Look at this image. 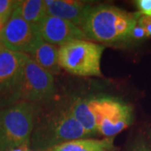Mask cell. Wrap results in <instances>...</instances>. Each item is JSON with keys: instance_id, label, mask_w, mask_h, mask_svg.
Returning <instances> with one entry per match:
<instances>
[{"instance_id": "6da1fadb", "label": "cell", "mask_w": 151, "mask_h": 151, "mask_svg": "<svg viewBox=\"0 0 151 151\" xmlns=\"http://www.w3.org/2000/svg\"><path fill=\"white\" fill-rule=\"evenodd\" d=\"M138 12L129 13L111 5L91 7L79 28L87 40L98 43H129V34L137 21Z\"/></svg>"}, {"instance_id": "7a4b0ae2", "label": "cell", "mask_w": 151, "mask_h": 151, "mask_svg": "<svg viewBox=\"0 0 151 151\" xmlns=\"http://www.w3.org/2000/svg\"><path fill=\"white\" fill-rule=\"evenodd\" d=\"M89 137L69 107L60 106L35 118L30 144L35 151H45L68 141Z\"/></svg>"}, {"instance_id": "3957f363", "label": "cell", "mask_w": 151, "mask_h": 151, "mask_svg": "<svg viewBox=\"0 0 151 151\" xmlns=\"http://www.w3.org/2000/svg\"><path fill=\"white\" fill-rule=\"evenodd\" d=\"M35 104L19 101L0 111V151L30 145L37 115Z\"/></svg>"}, {"instance_id": "277c9868", "label": "cell", "mask_w": 151, "mask_h": 151, "mask_svg": "<svg viewBox=\"0 0 151 151\" xmlns=\"http://www.w3.org/2000/svg\"><path fill=\"white\" fill-rule=\"evenodd\" d=\"M104 49L103 45L90 40H73L58 48V62L60 68L72 75L102 77Z\"/></svg>"}, {"instance_id": "5b68a950", "label": "cell", "mask_w": 151, "mask_h": 151, "mask_svg": "<svg viewBox=\"0 0 151 151\" xmlns=\"http://www.w3.org/2000/svg\"><path fill=\"white\" fill-rule=\"evenodd\" d=\"M88 103L95 119L97 134L105 138H114L133 122V108L119 98L92 97L88 98Z\"/></svg>"}, {"instance_id": "8992f818", "label": "cell", "mask_w": 151, "mask_h": 151, "mask_svg": "<svg viewBox=\"0 0 151 151\" xmlns=\"http://www.w3.org/2000/svg\"><path fill=\"white\" fill-rule=\"evenodd\" d=\"M55 92L53 76L41 68L27 55L14 101L32 103L45 102L51 98Z\"/></svg>"}, {"instance_id": "52a82bcc", "label": "cell", "mask_w": 151, "mask_h": 151, "mask_svg": "<svg viewBox=\"0 0 151 151\" xmlns=\"http://www.w3.org/2000/svg\"><path fill=\"white\" fill-rule=\"evenodd\" d=\"M40 39L36 27L25 21L16 9L0 31V42L6 49L27 55Z\"/></svg>"}, {"instance_id": "ba28073f", "label": "cell", "mask_w": 151, "mask_h": 151, "mask_svg": "<svg viewBox=\"0 0 151 151\" xmlns=\"http://www.w3.org/2000/svg\"><path fill=\"white\" fill-rule=\"evenodd\" d=\"M27 54L4 48L0 51V95L14 101Z\"/></svg>"}, {"instance_id": "9c48e42d", "label": "cell", "mask_w": 151, "mask_h": 151, "mask_svg": "<svg viewBox=\"0 0 151 151\" xmlns=\"http://www.w3.org/2000/svg\"><path fill=\"white\" fill-rule=\"evenodd\" d=\"M36 29L40 37L45 42L54 45L61 46L68 42L79 40H88L83 31L74 24L48 14Z\"/></svg>"}, {"instance_id": "30bf717a", "label": "cell", "mask_w": 151, "mask_h": 151, "mask_svg": "<svg viewBox=\"0 0 151 151\" xmlns=\"http://www.w3.org/2000/svg\"><path fill=\"white\" fill-rule=\"evenodd\" d=\"M45 4L48 15L67 20L77 27H79L86 13L92 7L89 3L72 0H45Z\"/></svg>"}, {"instance_id": "8fae6325", "label": "cell", "mask_w": 151, "mask_h": 151, "mask_svg": "<svg viewBox=\"0 0 151 151\" xmlns=\"http://www.w3.org/2000/svg\"><path fill=\"white\" fill-rule=\"evenodd\" d=\"M28 55L52 76L60 73L61 68L58 62V48L56 45L45 42L40 38Z\"/></svg>"}, {"instance_id": "7c38bea8", "label": "cell", "mask_w": 151, "mask_h": 151, "mask_svg": "<svg viewBox=\"0 0 151 151\" xmlns=\"http://www.w3.org/2000/svg\"><path fill=\"white\" fill-rule=\"evenodd\" d=\"M114 138H82L70 140L45 151H117Z\"/></svg>"}, {"instance_id": "4fadbf2b", "label": "cell", "mask_w": 151, "mask_h": 151, "mask_svg": "<svg viewBox=\"0 0 151 151\" xmlns=\"http://www.w3.org/2000/svg\"><path fill=\"white\" fill-rule=\"evenodd\" d=\"M70 113L90 136L97 134L94 116L89 106L88 98L79 97L75 99L70 106Z\"/></svg>"}, {"instance_id": "5bb4252c", "label": "cell", "mask_w": 151, "mask_h": 151, "mask_svg": "<svg viewBox=\"0 0 151 151\" xmlns=\"http://www.w3.org/2000/svg\"><path fill=\"white\" fill-rule=\"evenodd\" d=\"M15 9L25 21L36 28L47 15L45 0L18 1Z\"/></svg>"}, {"instance_id": "9a60e30c", "label": "cell", "mask_w": 151, "mask_h": 151, "mask_svg": "<svg viewBox=\"0 0 151 151\" xmlns=\"http://www.w3.org/2000/svg\"><path fill=\"white\" fill-rule=\"evenodd\" d=\"M18 1L13 0H0V21L5 23L10 18L13 11L15 9Z\"/></svg>"}, {"instance_id": "2e32d148", "label": "cell", "mask_w": 151, "mask_h": 151, "mask_svg": "<svg viewBox=\"0 0 151 151\" xmlns=\"http://www.w3.org/2000/svg\"><path fill=\"white\" fill-rule=\"evenodd\" d=\"M148 35L145 30V29L141 26L140 24H139V22L136 21V24H134V26L133 27L131 32L129 34V43L130 42H140L143 41L146 39H148Z\"/></svg>"}, {"instance_id": "e0dca14e", "label": "cell", "mask_w": 151, "mask_h": 151, "mask_svg": "<svg viewBox=\"0 0 151 151\" xmlns=\"http://www.w3.org/2000/svg\"><path fill=\"white\" fill-rule=\"evenodd\" d=\"M137 21L140 24L142 27L145 29V30L148 35V37L151 38V18L147 15L141 14L140 13L138 12L137 16Z\"/></svg>"}, {"instance_id": "ac0fdd59", "label": "cell", "mask_w": 151, "mask_h": 151, "mask_svg": "<svg viewBox=\"0 0 151 151\" xmlns=\"http://www.w3.org/2000/svg\"><path fill=\"white\" fill-rule=\"evenodd\" d=\"M135 3L139 13L144 15L151 16V0H138Z\"/></svg>"}, {"instance_id": "d6986e66", "label": "cell", "mask_w": 151, "mask_h": 151, "mask_svg": "<svg viewBox=\"0 0 151 151\" xmlns=\"http://www.w3.org/2000/svg\"><path fill=\"white\" fill-rule=\"evenodd\" d=\"M8 151H35L32 150L30 147H29V145H24L18 146V147H15L14 149H11L9 150Z\"/></svg>"}, {"instance_id": "ffe728a7", "label": "cell", "mask_w": 151, "mask_h": 151, "mask_svg": "<svg viewBox=\"0 0 151 151\" xmlns=\"http://www.w3.org/2000/svg\"><path fill=\"white\" fill-rule=\"evenodd\" d=\"M133 151H151L149 148H147L145 146H140V147H138L136 148Z\"/></svg>"}, {"instance_id": "44dd1931", "label": "cell", "mask_w": 151, "mask_h": 151, "mask_svg": "<svg viewBox=\"0 0 151 151\" xmlns=\"http://www.w3.org/2000/svg\"><path fill=\"white\" fill-rule=\"evenodd\" d=\"M4 23H2V22L0 21V31H1V29H3V27H4Z\"/></svg>"}, {"instance_id": "7402d4cb", "label": "cell", "mask_w": 151, "mask_h": 151, "mask_svg": "<svg viewBox=\"0 0 151 151\" xmlns=\"http://www.w3.org/2000/svg\"><path fill=\"white\" fill-rule=\"evenodd\" d=\"M4 48H5V47H4V46L3 45V44L0 42V51H1L2 50H4Z\"/></svg>"}, {"instance_id": "603a6c76", "label": "cell", "mask_w": 151, "mask_h": 151, "mask_svg": "<svg viewBox=\"0 0 151 151\" xmlns=\"http://www.w3.org/2000/svg\"><path fill=\"white\" fill-rule=\"evenodd\" d=\"M149 136H150V139L151 140V129L149 131Z\"/></svg>"}, {"instance_id": "cb8c5ba5", "label": "cell", "mask_w": 151, "mask_h": 151, "mask_svg": "<svg viewBox=\"0 0 151 151\" xmlns=\"http://www.w3.org/2000/svg\"><path fill=\"white\" fill-rule=\"evenodd\" d=\"M150 18H151V16H150Z\"/></svg>"}]
</instances>
